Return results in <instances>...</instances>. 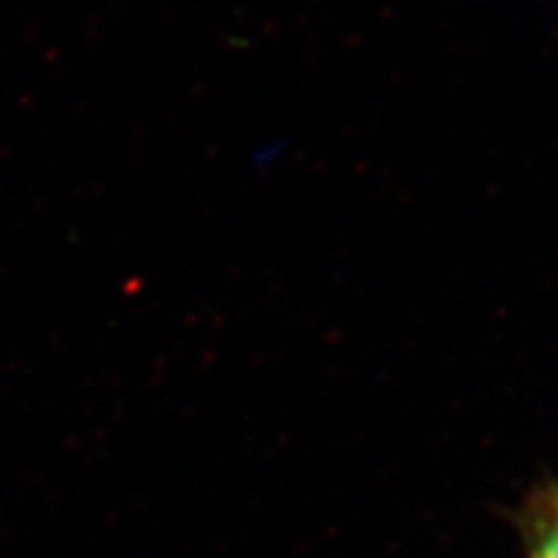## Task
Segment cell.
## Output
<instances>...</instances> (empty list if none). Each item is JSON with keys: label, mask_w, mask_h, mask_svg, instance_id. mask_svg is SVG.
Returning a JSON list of instances; mask_svg holds the SVG:
<instances>
[{"label": "cell", "mask_w": 558, "mask_h": 558, "mask_svg": "<svg viewBox=\"0 0 558 558\" xmlns=\"http://www.w3.org/2000/svg\"><path fill=\"white\" fill-rule=\"evenodd\" d=\"M527 558H558V481L543 486L520 514Z\"/></svg>", "instance_id": "1"}]
</instances>
